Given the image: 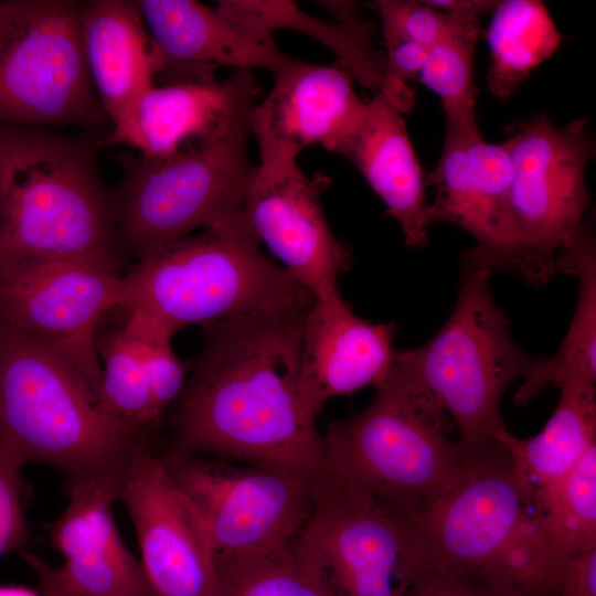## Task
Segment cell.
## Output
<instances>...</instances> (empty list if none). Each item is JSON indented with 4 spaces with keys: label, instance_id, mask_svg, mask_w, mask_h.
Masks as SVG:
<instances>
[{
    "label": "cell",
    "instance_id": "23",
    "mask_svg": "<svg viewBox=\"0 0 596 596\" xmlns=\"http://www.w3.org/2000/svg\"><path fill=\"white\" fill-rule=\"evenodd\" d=\"M323 3L338 22L312 17L284 0H220L215 8L241 32L259 42H274L273 33L284 29L308 35L329 49L352 78L385 94V54L372 47L373 24L362 20L353 2Z\"/></svg>",
    "mask_w": 596,
    "mask_h": 596
},
{
    "label": "cell",
    "instance_id": "24",
    "mask_svg": "<svg viewBox=\"0 0 596 596\" xmlns=\"http://www.w3.org/2000/svg\"><path fill=\"white\" fill-rule=\"evenodd\" d=\"M560 390V401L539 434L522 439L505 426L496 433L540 510L596 444L595 384L574 382Z\"/></svg>",
    "mask_w": 596,
    "mask_h": 596
},
{
    "label": "cell",
    "instance_id": "41",
    "mask_svg": "<svg viewBox=\"0 0 596 596\" xmlns=\"http://www.w3.org/2000/svg\"><path fill=\"white\" fill-rule=\"evenodd\" d=\"M0 354H1V330H0Z\"/></svg>",
    "mask_w": 596,
    "mask_h": 596
},
{
    "label": "cell",
    "instance_id": "36",
    "mask_svg": "<svg viewBox=\"0 0 596 596\" xmlns=\"http://www.w3.org/2000/svg\"><path fill=\"white\" fill-rule=\"evenodd\" d=\"M406 596H524L444 567L425 564Z\"/></svg>",
    "mask_w": 596,
    "mask_h": 596
},
{
    "label": "cell",
    "instance_id": "28",
    "mask_svg": "<svg viewBox=\"0 0 596 596\" xmlns=\"http://www.w3.org/2000/svg\"><path fill=\"white\" fill-rule=\"evenodd\" d=\"M119 478L100 475L70 481L68 503L47 528L52 546L64 560L128 551L113 513Z\"/></svg>",
    "mask_w": 596,
    "mask_h": 596
},
{
    "label": "cell",
    "instance_id": "8",
    "mask_svg": "<svg viewBox=\"0 0 596 596\" xmlns=\"http://www.w3.org/2000/svg\"><path fill=\"white\" fill-rule=\"evenodd\" d=\"M249 125L167 159L119 152L111 190L117 248L138 257L199 228L242 214L257 172L248 156Z\"/></svg>",
    "mask_w": 596,
    "mask_h": 596
},
{
    "label": "cell",
    "instance_id": "13",
    "mask_svg": "<svg viewBox=\"0 0 596 596\" xmlns=\"http://www.w3.org/2000/svg\"><path fill=\"white\" fill-rule=\"evenodd\" d=\"M121 295L118 266L74 258L23 260L0 269V327L56 351L100 400L95 332L102 316L120 306Z\"/></svg>",
    "mask_w": 596,
    "mask_h": 596
},
{
    "label": "cell",
    "instance_id": "30",
    "mask_svg": "<svg viewBox=\"0 0 596 596\" xmlns=\"http://www.w3.org/2000/svg\"><path fill=\"white\" fill-rule=\"evenodd\" d=\"M479 33V19L465 22L428 49L418 74L421 82L440 97L447 124L479 128L473 83Z\"/></svg>",
    "mask_w": 596,
    "mask_h": 596
},
{
    "label": "cell",
    "instance_id": "16",
    "mask_svg": "<svg viewBox=\"0 0 596 596\" xmlns=\"http://www.w3.org/2000/svg\"><path fill=\"white\" fill-rule=\"evenodd\" d=\"M351 75L338 64L316 65L295 60L274 75V85L253 108L249 128L256 138L262 171L297 164L307 147L321 145L340 152L361 124L366 103Z\"/></svg>",
    "mask_w": 596,
    "mask_h": 596
},
{
    "label": "cell",
    "instance_id": "38",
    "mask_svg": "<svg viewBox=\"0 0 596 596\" xmlns=\"http://www.w3.org/2000/svg\"><path fill=\"white\" fill-rule=\"evenodd\" d=\"M426 4L451 14L477 17L492 13L498 0H425Z\"/></svg>",
    "mask_w": 596,
    "mask_h": 596
},
{
    "label": "cell",
    "instance_id": "27",
    "mask_svg": "<svg viewBox=\"0 0 596 596\" xmlns=\"http://www.w3.org/2000/svg\"><path fill=\"white\" fill-rule=\"evenodd\" d=\"M541 512L545 561L556 595L565 562L596 549V444L542 504Z\"/></svg>",
    "mask_w": 596,
    "mask_h": 596
},
{
    "label": "cell",
    "instance_id": "19",
    "mask_svg": "<svg viewBox=\"0 0 596 596\" xmlns=\"http://www.w3.org/2000/svg\"><path fill=\"white\" fill-rule=\"evenodd\" d=\"M157 49L155 85L216 81L220 67L266 68L276 75L292 58L275 42L241 32L216 8L195 0H136Z\"/></svg>",
    "mask_w": 596,
    "mask_h": 596
},
{
    "label": "cell",
    "instance_id": "31",
    "mask_svg": "<svg viewBox=\"0 0 596 596\" xmlns=\"http://www.w3.org/2000/svg\"><path fill=\"white\" fill-rule=\"evenodd\" d=\"M217 596H324L296 566L290 549L270 555H215Z\"/></svg>",
    "mask_w": 596,
    "mask_h": 596
},
{
    "label": "cell",
    "instance_id": "37",
    "mask_svg": "<svg viewBox=\"0 0 596 596\" xmlns=\"http://www.w3.org/2000/svg\"><path fill=\"white\" fill-rule=\"evenodd\" d=\"M556 596H596V549L565 562L558 574Z\"/></svg>",
    "mask_w": 596,
    "mask_h": 596
},
{
    "label": "cell",
    "instance_id": "6",
    "mask_svg": "<svg viewBox=\"0 0 596 596\" xmlns=\"http://www.w3.org/2000/svg\"><path fill=\"white\" fill-rule=\"evenodd\" d=\"M370 404L322 434L324 470L342 477L412 524L455 481L468 460L453 423L395 364Z\"/></svg>",
    "mask_w": 596,
    "mask_h": 596
},
{
    "label": "cell",
    "instance_id": "11",
    "mask_svg": "<svg viewBox=\"0 0 596 596\" xmlns=\"http://www.w3.org/2000/svg\"><path fill=\"white\" fill-rule=\"evenodd\" d=\"M503 142L512 166L508 201L511 237L521 277L541 286L556 270V257L590 205L585 171L594 155L585 119L555 125L543 115L517 120Z\"/></svg>",
    "mask_w": 596,
    "mask_h": 596
},
{
    "label": "cell",
    "instance_id": "10",
    "mask_svg": "<svg viewBox=\"0 0 596 596\" xmlns=\"http://www.w3.org/2000/svg\"><path fill=\"white\" fill-rule=\"evenodd\" d=\"M82 6L0 0V126L94 129L108 120L83 52Z\"/></svg>",
    "mask_w": 596,
    "mask_h": 596
},
{
    "label": "cell",
    "instance_id": "32",
    "mask_svg": "<svg viewBox=\"0 0 596 596\" xmlns=\"http://www.w3.org/2000/svg\"><path fill=\"white\" fill-rule=\"evenodd\" d=\"M49 571L60 585L84 596H156L140 561L129 550L64 560L58 567L49 564Z\"/></svg>",
    "mask_w": 596,
    "mask_h": 596
},
{
    "label": "cell",
    "instance_id": "5",
    "mask_svg": "<svg viewBox=\"0 0 596 596\" xmlns=\"http://www.w3.org/2000/svg\"><path fill=\"white\" fill-rule=\"evenodd\" d=\"M413 526L427 564L524 596H556L542 512L498 440L468 454L455 481Z\"/></svg>",
    "mask_w": 596,
    "mask_h": 596
},
{
    "label": "cell",
    "instance_id": "9",
    "mask_svg": "<svg viewBox=\"0 0 596 596\" xmlns=\"http://www.w3.org/2000/svg\"><path fill=\"white\" fill-rule=\"evenodd\" d=\"M290 554L324 596H406L425 565L411 521L324 469Z\"/></svg>",
    "mask_w": 596,
    "mask_h": 596
},
{
    "label": "cell",
    "instance_id": "15",
    "mask_svg": "<svg viewBox=\"0 0 596 596\" xmlns=\"http://www.w3.org/2000/svg\"><path fill=\"white\" fill-rule=\"evenodd\" d=\"M330 184L326 174L308 177L298 164L275 171L257 167L242 210L253 235L313 298L340 294L338 278L353 262L321 205Z\"/></svg>",
    "mask_w": 596,
    "mask_h": 596
},
{
    "label": "cell",
    "instance_id": "12",
    "mask_svg": "<svg viewBox=\"0 0 596 596\" xmlns=\"http://www.w3.org/2000/svg\"><path fill=\"white\" fill-rule=\"evenodd\" d=\"M162 460L215 555L288 551L312 508L315 478L295 471L221 465L175 449Z\"/></svg>",
    "mask_w": 596,
    "mask_h": 596
},
{
    "label": "cell",
    "instance_id": "39",
    "mask_svg": "<svg viewBox=\"0 0 596 596\" xmlns=\"http://www.w3.org/2000/svg\"><path fill=\"white\" fill-rule=\"evenodd\" d=\"M22 556L26 564L36 574L40 583L42 596H84L60 585L49 571V563L35 554L22 551Z\"/></svg>",
    "mask_w": 596,
    "mask_h": 596
},
{
    "label": "cell",
    "instance_id": "20",
    "mask_svg": "<svg viewBox=\"0 0 596 596\" xmlns=\"http://www.w3.org/2000/svg\"><path fill=\"white\" fill-rule=\"evenodd\" d=\"M394 322L358 317L340 294L313 298L301 327L299 385L318 415L327 401L379 385L392 370Z\"/></svg>",
    "mask_w": 596,
    "mask_h": 596
},
{
    "label": "cell",
    "instance_id": "40",
    "mask_svg": "<svg viewBox=\"0 0 596 596\" xmlns=\"http://www.w3.org/2000/svg\"><path fill=\"white\" fill-rule=\"evenodd\" d=\"M0 596H42L41 592L21 585H0Z\"/></svg>",
    "mask_w": 596,
    "mask_h": 596
},
{
    "label": "cell",
    "instance_id": "1",
    "mask_svg": "<svg viewBox=\"0 0 596 596\" xmlns=\"http://www.w3.org/2000/svg\"><path fill=\"white\" fill-rule=\"evenodd\" d=\"M308 310L200 326L202 350L174 403L175 450L311 478L323 471L322 434L299 385Z\"/></svg>",
    "mask_w": 596,
    "mask_h": 596
},
{
    "label": "cell",
    "instance_id": "26",
    "mask_svg": "<svg viewBox=\"0 0 596 596\" xmlns=\"http://www.w3.org/2000/svg\"><path fill=\"white\" fill-rule=\"evenodd\" d=\"M487 29L490 92L507 100L558 49L562 36L545 4L538 0L499 1Z\"/></svg>",
    "mask_w": 596,
    "mask_h": 596
},
{
    "label": "cell",
    "instance_id": "7",
    "mask_svg": "<svg viewBox=\"0 0 596 596\" xmlns=\"http://www.w3.org/2000/svg\"><path fill=\"white\" fill-rule=\"evenodd\" d=\"M491 266L470 247L460 255L456 305L423 345L396 351L394 364L450 416L458 443L472 454L497 441L504 427L500 402L539 358L513 340L491 289Z\"/></svg>",
    "mask_w": 596,
    "mask_h": 596
},
{
    "label": "cell",
    "instance_id": "34",
    "mask_svg": "<svg viewBox=\"0 0 596 596\" xmlns=\"http://www.w3.org/2000/svg\"><path fill=\"white\" fill-rule=\"evenodd\" d=\"M126 328L140 342L153 405L161 416L181 395L187 382V373L193 368L194 361L180 359L172 350L169 339Z\"/></svg>",
    "mask_w": 596,
    "mask_h": 596
},
{
    "label": "cell",
    "instance_id": "29",
    "mask_svg": "<svg viewBox=\"0 0 596 596\" xmlns=\"http://www.w3.org/2000/svg\"><path fill=\"white\" fill-rule=\"evenodd\" d=\"M104 361L100 379L103 407L140 433L157 422V413L138 338L125 326L111 331L97 352Z\"/></svg>",
    "mask_w": 596,
    "mask_h": 596
},
{
    "label": "cell",
    "instance_id": "22",
    "mask_svg": "<svg viewBox=\"0 0 596 596\" xmlns=\"http://www.w3.org/2000/svg\"><path fill=\"white\" fill-rule=\"evenodd\" d=\"M340 155L347 157L384 202L407 246L428 241L425 175L411 142L403 113L382 93L366 103L364 117Z\"/></svg>",
    "mask_w": 596,
    "mask_h": 596
},
{
    "label": "cell",
    "instance_id": "35",
    "mask_svg": "<svg viewBox=\"0 0 596 596\" xmlns=\"http://www.w3.org/2000/svg\"><path fill=\"white\" fill-rule=\"evenodd\" d=\"M21 468L0 444V557L22 550L29 539Z\"/></svg>",
    "mask_w": 596,
    "mask_h": 596
},
{
    "label": "cell",
    "instance_id": "21",
    "mask_svg": "<svg viewBox=\"0 0 596 596\" xmlns=\"http://www.w3.org/2000/svg\"><path fill=\"white\" fill-rule=\"evenodd\" d=\"M258 92L249 70L222 81L153 85L138 107L136 152L161 160L214 142L249 125Z\"/></svg>",
    "mask_w": 596,
    "mask_h": 596
},
{
    "label": "cell",
    "instance_id": "2",
    "mask_svg": "<svg viewBox=\"0 0 596 596\" xmlns=\"http://www.w3.org/2000/svg\"><path fill=\"white\" fill-rule=\"evenodd\" d=\"M98 141L0 126V269L29 259L118 266L113 193Z\"/></svg>",
    "mask_w": 596,
    "mask_h": 596
},
{
    "label": "cell",
    "instance_id": "17",
    "mask_svg": "<svg viewBox=\"0 0 596 596\" xmlns=\"http://www.w3.org/2000/svg\"><path fill=\"white\" fill-rule=\"evenodd\" d=\"M512 166L504 143L483 140L479 128L447 124L440 158L426 177L434 185L430 224L447 222L468 232L472 247L493 269L522 274L508 219Z\"/></svg>",
    "mask_w": 596,
    "mask_h": 596
},
{
    "label": "cell",
    "instance_id": "25",
    "mask_svg": "<svg viewBox=\"0 0 596 596\" xmlns=\"http://www.w3.org/2000/svg\"><path fill=\"white\" fill-rule=\"evenodd\" d=\"M557 272L576 275L578 298L571 324L557 351L539 358L515 393L525 405L545 386L596 382V246L590 219L584 220L556 257Z\"/></svg>",
    "mask_w": 596,
    "mask_h": 596
},
{
    "label": "cell",
    "instance_id": "4",
    "mask_svg": "<svg viewBox=\"0 0 596 596\" xmlns=\"http://www.w3.org/2000/svg\"><path fill=\"white\" fill-rule=\"evenodd\" d=\"M0 444L22 467L49 465L76 480L119 475L140 433L102 405L56 351L0 327Z\"/></svg>",
    "mask_w": 596,
    "mask_h": 596
},
{
    "label": "cell",
    "instance_id": "3",
    "mask_svg": "<svg viewBox=\"0 0 596 596\" xmlns=\"http://www.w3.org/2000/svg\"><path fill=\"white\" fill-rule=\"evenodd\" d=\"M313 296L260 251L243 214L139 257L119 308L134 331L172 340L190 324L307 310Z\"/></svg>",
    "mask_w": 596,
    "mask_h": 596
},
{
    "label": "cell",
    "instance_id": "33",
    "mask_svg": "<svg viewBox=\"0 0 596 596\" xmlns=\"http://www.w3.org/2000/svg\"><path fill=\"white\" fill-rule=\"evenodd\" d=\"M385 45L415 42L430 47L465 22L478 19L437 10L424 1L380 0L374 2Z\"/></svg>",
    "mask_w": 596,
    "mask_h": 596
},
{
    "label": "cell",
    "instance_id": "18",
    "mask_svg": "<svg viewBox=\"0 0 596 596\" xmlns=\"http://www.w3.org/2000/svg\"><path fill=\"white\" fill-rule=\"evenodd\" d=\"M81 38L92 85L113 127L98 142L136 150L138 107L160 67L137 1H83Z\"/></svg>",
    "mask_w": 596,
    "mask_h": 596
},
{
    "label": "cell",
    "instance_id": "14",
    "mask_svg": "<svg viewBox=\"0 0 596 596\" xmlns=\"http://www.w3.org/2000/svg\"><path fill=\"white\" fill-rule=\"evenodd\" d=\"M118 499L134 524L156 596H217L214 551L162 457L139 447L120 473Z\"/></svg>",
    "mask_w": 596,
    "mask_h": 596
}]
</instances>
